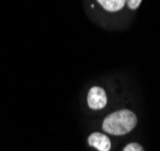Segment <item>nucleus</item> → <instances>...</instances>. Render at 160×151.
Segmentation results:
<instances>
[{
    "mask_svg": "<svg viewBox=\"0 0 160 151\" xmlns=\"http://www.w3.org/2000/svg\"><path fill=\"white\" fill-rule=\"evenodd\" d=\"M137 125L136 115L130 110H119L106 116L102 122V129L113 135H124L131 132Z\"/></svg>",
    "mask_w": 160,
    "mask_h": 151,
    "instance_id": "f257e3e1",
    "label": "nucleus"
},
{
    "mask_svg": "<svg viewBox=\"0 0 160 151\" xmlns=\"http://www.w3.org/2000/svg\"><path fill=\"white\" fill-rule=\"evenodd\" d=\"M100 6L108 12H117L125 6L127 0H96Z\"/></svg>",
    "mask_w": 160,
    "mask_h": 151,
    "instance_id": "20e7f679",
    "label": "nucleus"
},
{
    "mask_svg": "<svg viewBox=\"0 0 160 151\" xmlns=\"http://www.w3.org/2000/svg\"><path fill=\"white\" fill-rule=\"evenodd\" d=\"M123 151H144L143 148L140 145V144L137 143H130L128 144L125 148H124V150Z\"/></svg>",
    "mask_w": 160,
    "mask_h": 151,
    "instance_id": "39448f33",
    "label": "nucleus"
},
{
    "mask_svg": "<svg viewBox=\"0 0 160 151\" xmlns=\"http://www.w3.org/2000/svg\"><path fill=\"white\" fill-rule=\"evenodd\" d=\"M88 143L90 146L95 148L99 151H110L111 150V140L107 135L102 133H92L88 138Z\"/></svg>",
    "mask_w": 160,
    "mask_h": 151,
    "instance_id": "7ed1b4c3",
    "label": "nucleus"
},
{
    "mask_svg": "<svg viewBox=\"0 0 160 151\" xmlns=\"http://www.w3.org/2000/svg\"><path fill=\"white\" fill-rule=\"evenodd\" d=\"M142 0H127V5L130 10H136L141 5Z\"/></svg>",
    "mask_w": 160,
    "mask_h": 151,
    "instance_id": "423d86ee",
    "label": "nucleus"
},
{
    "mask_svg": "<svg viewBox=\"0 0 160 151\" xmlns=\"http://www.w3.org/2000/svg\"><path fill=\"white\" fill-rule=\"evenodd\" d=\"M88 106L93 110H100L106 106L107 104V95L104 88L94 86L89 89L88 97H87Z\"/></svg>",
    "mask_w": 160,
    "mask_h": 151,
    "instance_id": "f03ea898",
    "label": "nucleus"
}]
</instances>
